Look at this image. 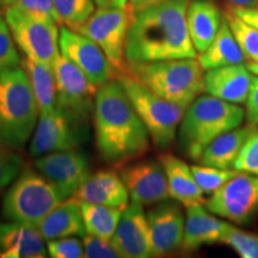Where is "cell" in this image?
Segmentation results:
<instances>
[{
    "label": "cell",
    "instance_id": "obj_1",
    "mask_svg": "<svg viewBox=\"0 0 258 258\" xmlns=\"http://www.w3.org/2000/svg\"><path fill=\"white\" fill-rule=\"evenodd\" d=\"M189 0H165L132 14L125 62L198 57L186 24Z\"/></svg>",
    "mask_w": 258,
    "mask_h": 258
},
{
    "label": "cell",
    "instance_id": "obj_2",
    "mask_svg": "<svg viewBox=\"0 0 258 258\" xmlns=\"http://www.w3.org/2000/svg\"><path fill=\"white\" fill-rule=\"evenodd\" d=\"M92 115L96 147L105 163L125 164L147 153L150 135L117 79L97 90Z\"/></svg>",
    "mask_w": 258,
    "mask_h": 258
},
{
    "label": "cell",
    "instance_id": "obj_3",
    "mask_svg": "<svg viewBox=\"0 0 258 258\" xmlns=\"http://www.w3.org/2000/svg\"><path fill=\"white\" fill-rule=\"evenodd\" d=\"M244 115L238 104L211 95L198 97L180 121L177 133L180 151L191 160H200L213 140L243 123Z\"/></svg>",
    "mask_w": 258,
    "mask_h": 258
},
{
    "label": "cell",
    "instance_id": "obj_4",
    "mask_svg": "<svg viewBox=\"0 0 258 258\" xmlns=\"http://www.w3.org/2000/svg\"><path fill=\"white\" fill-rule=\"evenodd\" d=\"M40 108L22 66L0 71V141L22 148L36 128Z\"/></svg>",
    "mask_w": 258,
    "mask_h": 258
},
{
    "label": "cell",
    "instance_id": "obj_5",
    "mask_svg": "<svg viewBox=\"0 0 258 258\" xmlns=\"http://www.w3.org/2000/svg\"><path fill=\"white\" fill-rule=\"evenodd\" d=\"M124 73L161 98L186 108L203 91V69L198 57L131 63Z\"/></svg>",
    "mask_w": 258,
    "mask_h": 258
},
{
    "label": "cell",
    "instance_id": "obj_6",
    "mask_svg": "<svg viewBox=\"0 0 258 258\" xmlns=\"http://www.w3.org/2000/svg\"><path fill=\"white\" fill-rule=\"evenodd\" d=\"M66 200L55 185L34 167L22 169L3 199L2 213L8 221L38 226L44 218Z\"/></svg>",
    "mask_w": 258,
    "mask_h": 258
},
{
    "label": "cell",
    "instance_id": "obj_7",
    "mask_svg": "<svg viewBox=\"0 0 258 258\" xmlns=\"http://www.w3.org/2000/svg\"><path fill=\"white\" fill-rule=\"evenodd\" d=\"M123 86L135 111L158 150H167L176 140L186 106L161 98L127 73L116 78Z\"/></svg>",
    "mask_w": 258,
    "mask_h": 258
},
{
    "label": "cell",
    "instance_id": "obj_8",
    "mask_svg": "<svg viewBox=\"0 0 258 258\" xmlns=\"http://www.w3.org/2000/svg\"><path fill=\"white\" fill-rule=\"evenodd\" d=\"M4 16L16 44L24 56L53 64L60 54L59 24L25 14L14 5L4 9Z\"/></svg>",
    "mask_w": 258,
    "mask_h": 258
},
{
    "label": "cell",
    "instance_id": "obj_9",
    "mask_svg": "<svg viewBox=\"0 0 258 258\" xmlns=\"http://www.w3.org/2000/svg\"><path fill=\"white\" fill-rule=\"evenodd\" d=\"M132 11L128 8H98L85 23L74 31L95 41L110 61L116 78L125 72V40L131 24Z\"/></svg>",
    "mask_w": 258,
    "mask_h": 258
},
{
    "label": "cell",
    "instance_id": "obj_10",
    "mask_svg": "<svg viewBox=\"0 0 258 258\" xmlns=\"http://www.w3.org/2000/svg\"><path fill=\"white\" fill-rule=\"evenodd\" d=\"M53 69L56 79V108L84 125L93 114L98 88L61 53L54 60Z\"/></svg>",
    "mask_w": 258,
    "mask_h": 258
},
{
    "label": "cell",
    "instance_id": "obj_11",
    "mask_svg": "<svg viewBox=\"0 0 258 258\" xmlns=\"http://www.w3.org/2000/svg\"><path fill=\"white\" fill-rule=\"evenodd\" d=\"M205 205L212 214L237 225L246 224L258 208V176L240 171L211 194Z\"/></svg>",
    "mask_w": 258,
    "mask_h": 258
},
{
    "label": "cell",
    "instance_id": "obj_12",
    "mask_svg": "<svg viewBox=\"0 0 258 258\" xmlns=\"http://www.w3.org/2000/svg\"><path fill=\"white\" fill-rule=\"evenodd\" d=\"M60 53L76 64L97 88L116 78V72L101 47L91 38L61 25Z\"/></svg>",
    "mask_w": 258,
    "mask_h": 258
},
{
    "label": "cell",
    "instance_id": "obj_13",
    "mask_svg": "<svg viewBox=\"0 0 258 258\" xmlns=\"http://www.w3.org/2000/svg\"><path fill=\"white\" fill-rule=\"evenodd\" d=\"M83 127L59 108L48 114H41L31 135L29 147L31 157L77 148L82 143Z\"/></svg>",
    "mask_w": 258,
    "mask_h": 258
},
{
    "label": "cell",
    "instance_id": "obj_14",
    "mask_svg": "<svg viewBox=\"0 0 258 258\" xmlns=\"http://www.w3.org/2000/svg\"><path fill=\"white\" fill-rule=\"evenodd\" d=\"M34 166L59 189L64 199L76 195L90 175L88 157L77 148L35 158Z\"/></svg>",
    "mask_w": 258,
    "mask_h": 258
},
{
    "label": "cell",
    "instance_id": "obj_15",
    "mask_svg": "<svg viewBox=\"0 0 258 258\" xmlns=\"http://www.w3.org/2000/svg\"><path fill=\"white\" fill-rule=\"evenodd\" d=\"M120 176L133 202L152 206L169 200V185L160 160H141L125 163Z\"/></svg>",
    "mask_w": 258,
    "mask_h": 258
},
{
    "label": "cell",
    "instance_id": "obj_16",
    "mask_svg": "<svg viewBox=\"0 0 258 258\" xmlns=\"http://www.w3.org/2000/svg\"><path fill=\"white\" fill-rule=\"evenodd\" d=\"M177 201L158 202L147 213L152 257L169 256L182 246L185 217Z\"/></svg>",
    "mask_w": 258,
    "mask_h": 258
},
{
    "label": "cell",
    "instance_id": "obj_17",
    "mask_svg": "<svg viewBox=\"0 0 258 258\" xmlns=\"http://www.w3.org/2000/svg\"><path fill=\"white\" fill-rule=\"evenodd\" d=\"M111 243L122 258L152 257L150 224L143 205L131 201L125 206Z\"/></svg>",
    "mask_w": 258,
    "mask_h": 258
},
{
    "label": "cell",
    "instance_id": "obj_18",
    "mask_svg": "<svg viewBox=\"0 0 258 258\" xmlns=\"http://www.w3.org/2000/svg\"><path fill=\"white\" fill-rule=\"evenodd\" d=\"M252 76L244 63L208 70L203 74V91L222 101L244 104L249 97Z\"/></svg>",
    "mask_w": 258,
    "mask_h": 258
},
{
    "label": "cell",
    "instance_id": "obj_19",
    "mask_svg": "<svg viewBox=\"0 0 258 258\" xmlns=\"http://www.w3.org/2000/svg\"><path fill=\"white\" fill-rule=\"evenodd\" d=\"M74 198L82 202L118 208H124L131 199L120 172L111 169H102L90 173Z\"/></svg>",
    "mask_w": 258,
    "mask_h": 258
},
{
    "label": "cell",
    "instance_id": "obj_20",
    "mask_svg": "<svg viewBox=\"0 0 258 258\" xmlns=\"http://www.w3.org/2000/svg\"><path fill=\"white\" fill-rule=\"evenodd\" d=\"M46 239L38 228L19 222H0V249L3 258H44Z\"/></svg>",
    "mask_w": 258,
    "mask_h": 258
},
{
    "label": "cell",
    "instance_id": "obj_21",
    "mask_svg": "<svg viewBox=\"0 0 258 258\" xmlns=\"http://www.w3.org/2000/svg\"><path fill=\"white\" fill-rule=\"evenodd\" d=\"M228 227V222L212 215L202 205L190 206L186 208L184 235L180 249L185 252H192L203 245L222 243Z\"/></svg>",
    "mask_w": 258,
    "mask_h": 258
},
{
    "label": "cell",
    "instance_id": "obj_22",
    "mask_svg": "<svg viewBox=\"0 0 258 258\" xmlns=\"http://www.w3.org/2000/svg\"><path fill=\"white\" fill-rule=\"evenodd\" d=\"M159 160L165 171L171 199L185 208L206 202L205 194L196 183L191 166L171 153L161 154Z\"/></svg>",
    "mask_w": 258,
    "mask_h": 258
},
{
    "label": "cell",
    "instance_id": "obj_23",
    "mask_svg": "<svg viewBox=\"0 0 258 258\" xmlns=\"http://www.w3.org/2000/svg\"><path fill=\"white\" fill-rule=\"evenodd\" d=\"M224 15L212 0H191L186 10L190 38L198 53H203L218 35Z\"/></svg>",
    "mask_w": 258,
    "mask_h": 258
},
{
    "label": "cell",
    "instance_id": "obj_24",
    "mask_svg": "<svg viewBox=\"0 0 258 258\" xmlns=\"http://www.w3.org/2000/svg\"><path fill=\"white\" fill-rule=\"evenodd\" d=\"M44 239H56L64 237H82L86 233L80 201L69 198L59 203L38 226Z\"/></svg>",
    "mask_w": 258,
    "mask_h": 258
},
{
    "label": "cell",
    "instance_id": "obj_25",
    "mask_svg": "<svg viewBox=\"0 0 258 258\" xmlns=\"http://www.w3.org/2000/svg\"><path fill=\"white\" fill-rule=\"evenodd\" d=\"M256 128L247 123L221 134L206 147L200 163L218 169H233L234 161L239 156L241 147Z\"/></svg>",
    "mask_w": 258,
    "mask_h": 258
},
{
    "label": "cell",
    "instance_id": "obj_26",
    "mask_svg": "<svg viewBox=\"0 0 258 258\" xmlns=\"http://www.w3.org/2000/svg\"><path fill=\"white\" fill-rule=\"evenodd\" d=\"M198 60L203 71L239 64L246 60L225 17L214 41L203 53L199 54Z\"/></svg>",
    "mask_w": 258,
    "mask_h": 258
},
{
    "label": "cell",
    "instance_id": "obj_27",
    "mask_svg": "<svg viewBox=\"0 0 258 258\" xmlns=\"http://www.w3.org/2000/svg\"><path fill=\"white\" fill-rule=\"evenodd\" d=\"M22 69L27 73L32 91L36 97L41 114H48L56 108V79L53 64L40 62L24 56L21 61Z\"/></svg>",
    "mask_w": 258,
    "mask_h": 258
},
{
    "label": "cell",
    "instance_id": "obj_28",
    "mask_svg": "<svg viewBox=\"0 0 258 258\" xmlns=\"http://www.w3.org/2000/svg\"><path fill=\"white\" fill-rule=\"evenodd\" d=\"M80 206H82L86 233L102 238V239L111 240L117 228L123 208L82 201H80Z\"/></svg>",
    "mask_w": 258,
    "mask_h": 258
},
{
    "label": "cell",
    "instance_id": "obj_29",
    "mask_svg": "<svg viewBox=\"0 0 258 258\" xmlns=\"http://www.w3.org/2000/svg\"><path fill=\"white\" fill-rule=\"evenodd\" d=\"M224 17L230 25L235 40L239 43L245 59L249 62L258 64V29L235 15L230 6L226 8Z\"/></svg>",
    "mask_w": 258,
    "mask_h": 258
},
{
    "label": "cell",
    "instance_id": "obj_30",
    "mask_svg": "<svg viewBox=\"0 0 258 258\" xmlns=\"http://www.w3.org/2000/svg\"><path fill=\"white\" fill-rule=\"evenodd\" d=\"M61 23L77 30L96 11L93 0H53Z\"/></svg>",
    "mask_w": 258,
    "mask_h": 258
},
{
    "label": "cell",
    "instance_id": "obj_31",
    "mask_svg": "<svg viewBox=\"0 0 258 258\" xmlns=\"http://www.w3.org/2000/svg\"><path fill=\"white\" fill-rule=\"evenodd\" d=\"M192 175L196 183L205 195H211L224 185L227 180L233 178L240 171L234 169H218L207 165H192Z\"/></svg>",
    "mask_w": 258,
    "mask_h": 258
},
{
    "label": "cell",
    "instance_id": "obj_32",
    "mask_svg": "<svg viewBox=\"0 0 258 258\" xmlns=\"http://www.w3.org/2000/svg\"><path fill=\"white\" fill-rule=\"evenodd\" d=\"M222 243L231 246L241 258H258V234L241 231L230 225Z\"/></svg>",
    "mask_w": 258,
    "mask_h": 258
},
{
    "label": "cell",
    "instance_id": "obj_33",
    "mask_svg": "<svg viewBox=\"0 0 258 258\" xmlns=\"http://www.w3.org/2000/svg\"><path fill=\"white\" fill-rule=\"evenodd\" d=\"M16 46L17 44L0 8V71L21 66L22 57Z\"/></svg>",
    "mask_w": 258,
    "mask_h": 258
},
{
    "label": "cell",
    "instance_id": "obj_34",
    "mask_svg": "<svg viewBox=\"0 0 258 258\" xmlns=\"http://www.w3.org/2000/svg\"><path fill=\"white\" fill-rule=\"evenodd\" d=\"M24 167L21 156L0 141V194L17 178Z\"/></svg>",
    "mask_w": 258,
    "mask_h": 258
},
{
    "label": "cell",
    "instance_id": "obj_35",
    "mask_svg": "<svg viewBox=\"0 0 258 258\" xmlns=\"http://www.w3.org/2000/svg\"><path fill=\"white\" fill-rule=\"evenodd\" d=\"M233 169L258 176V129H254L246 139Z\"/></svg>",
    "mask_w": 258,
    "mask_h": 258
},
{
    "label": "cell",
    "instance_id": "obj_36",
    "mask_svg": "<svg viewBox=\"0 0 258 258\" xmlns=\"http://www.w3.org/2000/svg\"><path fill=\"white\" fill-rule=\"evenodd\" d=\"M14 6L34 17L48 19L62 25L53 0H15Z\"/></svg>",
    "mask_w": 258,
    "mask_h": 258
},
{
    "label": "cell",
    "instance_id": "obj_37",
    "mask_svg": "<svg viewBox=\"0 0 258 258\" xmlns=\"http://www.w3.org/2000/svg\"><path fill=\"white\" fill-rule=\"evenodd\" d=\"M47 251L51 258H82L84 244L76 237L56 238L47 240Z\"/></svg>",
    "mask_w": 258,
    "mask_h": 258
},
{
    "label": "cell",
    "instance_id": "obj_38",
    "mask_svg": "<svg viewBox=\"0 0 258 258\" xmlns=\"http://www.w3.org/2000/svg\"><path fill=\"white\" fill-rule=\"evenodd\" d=\"M84 257L86 258H118L121 257L111 240L102 239L85 233L83 235Z\"/></svg>",
    "mask_w": 258,
    "mask_h": 258
},
{
    "label": "cell",
    "instance_id": "obj_39",
    "mask_svg": "<svg viewBox=\"0 0 258 258\" xmlns=\"http://www.w3.org/2000/svg\"><path fill=\"white\" fill-rule=\"evenodd\" d=\"M246 118L247 123L258 129V77L254 74L246 101Z\"/></svg>",
    "mask_w": 258,
    "mask_h": 258
},
{
    "label": "cell",
    "instance_id": "obj_40",
    "mask_svg": "<svg viewBox=\"0 0 258 258\" xmlns=\"http://www.w3.org/2000/svg\"><path fill=\"white\" fill-rule=\"evenodd\" d=\"M232 9V11L235 15L239 16L245 22L253 25L258 29V9H245V8H237V6L228 5Z\"/></svg>",
    "mask_w": 258,
    "mask_h": 258
},
{
    "label": "cell",
    "instance_id": "obj_41",
    "mask_svg": "<svg viewBox=\"0 0 258 258\" xmlns=\"http://www.w3.org/2000/svg\"><path fill=\"white\" fill-rule=\"evenodd\" d=\"M161 2H165V0H128V8L131 9L132 14H134V12H138L140 10Z\"/></svg>",
    "mask_w": 258,
    "mask_h": 258
},
{
    "label": "cell",
    "instance_id": "obj_42",
    "mask_svg": "<svg viewBox=\"0 0 258 258\" xmlns=\"http://www.w3.org/2000/svg\"><path fill=\"white\" fill-rule=\"evenodd\" d=\"M98 8H127L128 0H93Z\"/></svg>",
    "mask_w": 258,
    "mask_h": 258
},
{
    "label": "cell",
    "instance_id": "obj_43",
    "mask_svg": "<svg viewBox=\"0 0 258 258\" xmlns=\"http://www.w3.org/2000/svg\"><path fill=\"white\" fill-rule=\"evenodd\" d=\"M228 4L237 8L258 9V0H226Z\"/></svg>",
    "mask_w": 258,
    "mask_h": 258
},
{
    "label": "cell",
    "instance_id": "obj_44",
    "mask_svg": "<svg viewBox=\"0 0 258 258\" xmlns=\"http://www.w3.org/2000/svg\"><path fill=\"white\" fill-rule=\"evenodd\" d=\"M246 67H247V69H249V71H250L251 73L258 77V64L253 63V62H247L246 63Z\"/></svg>",
    "mask_w": 258,
    "mask_h": 258
},
{
    "label": "cell",
    "instance_id": "obj_45",
    "mask_svg": "<svg viewBox=\"0 0 258 258\" xmlns=\"http://www.w3.org/2000/svg\"><path fill=\"white\" fill-rule=\"evenodd\" d=\"M15 0H0V8L2 9H6L8 6L14 5Z\"/></svg>",
    "mask_w": 258,
    "mask_h": 258
},
{
    "label": "cell",
    "instance_id": "obj_46",
    "mask_svg": "<svg viewBox=\"0 0 258 258\" xmlns=\"http://www.w3.org/2000/svg\"><path fill=\"white\" fill-rule=\"evenodd\" d=\"M0 254H2V249H0Z\"/></svg>",
    "mask_w": 258,
    "mask_h": 258
}]
</instances>
